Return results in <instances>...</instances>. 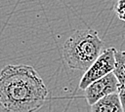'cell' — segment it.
I'll return each mask as SVG.
<instances>
[{
    "label": "cell",
    "instance_id": "cell-1",
    "mask_svg": "<svg viewBox=\"0 0 125 112\" xmlns=\"http://www.w3.org/2000/svg\"><path fill=\"white\" fill-rule=\"evenodd\" d=\"M48 89L29 65H7L0 75V102L5 112H35L46 101Z\"/></svg>",
    "mask_w": 125,
    "mask_h": 112
},
{
    "label": "cell",
    "instance_id": "cell-2",
    "mask_svg": "<svg viewBox=\"0 0 125 112\" xmlns=\"http://www.w3.org/2000/svg\"><path fill=\"white\" fill-rule=\"evenodd\" d=\"M103 45L97 31L76 30L62 46L63 58L71 69L85 72L102 54Z\"/></svg>",
    "mask_w": 125,
    "mask_h": 112
},
{
    "label": "cell",
    "instance_id": "cell-3",
    "mask_svg": "<svg viewBox=\"0 0 125 112\" xmlns=\"http://www.w3.org/2000/svg\"><path fill=\"white\" fill-rule=\"evenodd\" d=\"M115 52L116 49L113 47L102 52L93 64L84 72L79 82V88L81 90H85L94 81L113 72L115 66Z\"/></svg>",
    "mask_w": 125,
    "mask_h": 112
},
{
    "label": "cell",
    "instance_id": "cell-4",
    "mask_svg": "<svg viewBox=\"0 0 125 112\" xmlns=\"http://www.w3.org/2000/svg\"><path fill=\"white\" fill-rule=\"evenodd\" d=\"M119 83L113 72L108 73L107 75L94 81L91 83L85 91V98L87 102L92 105L97 102L102 97L110 94L112 93L118 92Z\"/></svg>",
    "mask_w": 125,
    "mask_h": 112
},
{
    "label": "cell",
    "instance_id": "cell-5",
    "mask_svg": "<svg viewBox=\"0 0 125 112\" xmlns=\"http://www.w3.org/2000/svg\"><path fill=\"white\" fill-rule=\"evenodd\" d=\"M91 112H124L118 92L107 94L91 105Z\"/></svg>",
    "mask_w": 125,
    "mask_h": 112
},
{
    "label": "cell",
    "instance_id": "cell-6",
    "mask_svg": "<svg viewBox=\"0 0 125 112\" xmlns=\"http://www.w3.org/2000/svg\"><path fill=\"white\" fill-rule=\"evenodd\" d=\"M113 73L115 74L119 86L125 85V51L115 52V66Z\"/></svg>",
    "mask_w": 125,
    "mask_h": 112
},
{
    "label": "cell",
    "instance_id": "cell-7",
    "mask_svg": "<svg viewBox=\"0 0 125 112\" xmlns=\"http://www.w3.org/2000/svg\"><path fill=\"white\" fill-rule=\"evenodd\" d=\"M114 12L117 15V17L125 21V0H118L114 5Z\"/></svg>",
    "mask_w": 125,
    "mask_h": 112
},
{
    "label": "cell",
    "instance_id": "cell-8",
    "mask_svg": "<svg viewBox=\"0 0 125 112\" xmlns=\"http://www.w3.org/2000/svg\"><path fill=\"white\" fill-rule=\"evenodd\" d=\"M118 93H119V95H120V100H121V104H122V107H123V111L125 112V85L119 86Z\"/></svg>",
    "mask_w": 125,
    "mask_h": 112
}]
</instances>
